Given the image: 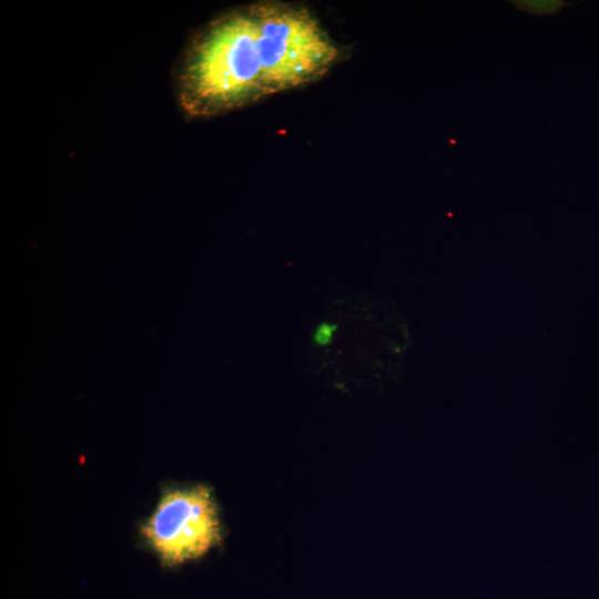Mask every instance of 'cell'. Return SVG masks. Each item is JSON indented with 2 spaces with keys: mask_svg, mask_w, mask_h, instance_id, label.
Wrapping results in <instances>:
<instances>
[{
  "mask_svg": "<svg viewBox=\"0 0 599 599\" xmlns=\"http://www.w3.org/2000/svg\"><path fill=\"white\" fill-rule=\"evenodd\" d=\"M285 62L278 38L253 4L210 22L194 39L179 98L192 116H212L281 93Z\"/></svg>",
  "mask_w": 599,
  "mask_h": 599,
  "instance_id": "1",
  "label": "cell"
},
{
  "mask_svg": "<svg viewBox=\"0 0 599 599\" xmlns=\"http://www.w3.org/2000/svg\"><path fill=\"white\" fill-rule=\"evenodd\" d=\"M141 535L166 567L200 558L221 540L219 511L205 486L170 488L144 521Z\"/></svg>",
  "mask_w": 599,
  "mask_h": 599,
  "instance_id": "2",
  "label": "cell"
},
{
  "mask_svg": "<svg viewBox=\"0 0 599 599\" xmlns=\"http://www.w3.org/2000/svg\"><path fill=\"white\" fill-rule=\"evenodd\" d=\"M509 2L518 10L539 17L556 14L568 4L561 0H510Z\"/></svg>",
  "mask_w": 599,
  "mask_h": 599,
  "instance_id": "3",
  "label": "cell"
},
{
  "mask_svg": "<svg viewBox=\"0 0 599 599\" xmlns=\"http://www.w3.org/2000/svg\"><path fill=\"white\" fill-rule=\"evenodd\" d=\"M335 331V326L328 323L321 324L314 334V341L318 345H326L328 344L333 338V333Z\"/></svg>",
  "mask_w": 599,
  "mask_h": 599,
  "instance_id": "4",
  "label": "cell"
}]
</instances>
